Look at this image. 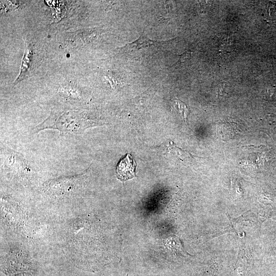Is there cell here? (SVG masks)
<instances>
[{"label":"cell","instance_id":"5","mask_svg":"<svg viewBox=\"0 0 276 276\" xmlns=\"http://www.w3.org/2000/svg\"><path fill=\"white\" fill-rule=\"evenodd\" d=\"M238 129L237 124L232 122L220 123L217 127L218 134L223 140L233 138L238 132Z\"/></svg>","mask_w":276,"mask_h":276},{"label":"cell","instance_id":"2","mask_svg":"<svg viewBox=\"0 0 276 276\" xmlns=\"http://www.w3.org/2000/svg\"><path fill=\"white\" fill-rule=\"evenodd\" d=\"M1 160L3 167L13 173L26 176L32 172L31 166L22 155L9 149H1Z\"/></svg>","mask_w":276,"mask_h":276},{"label":"cell","instance_id":"6","mask_svg":"<svg viewBox=\"0 0 276 276\" xmlns=\"http://www.w3.org/2000/svg\"><path fill=\"white\" fill-rule=\"evenodd\" d=\"M175 102L176 105L177 106V109L180 113V116L183 120L186 121L189 113V109L187 105L179 99H177L175 101Z\"/></svg>","mask_w":276,"mask_h":276},{"label":"cell","instance_id":"8","mask_svg":"<svg viewBox=\"0 0 276 276\" xmlns=\"http://www.w3.org/2000/svg\"><path fill=\"white\" fill-rule=\"evenodd\" d=\"M191 55V52L187 51L182 54L179 55V58L178 61L176 63L177 64L178 62H182L185 61L187 59H188Z\"/></svg>","mask_w":276,"mask_h":276},{"label":"cell","instance_id":"7","mask_svg":"<svg viewBox=\"0 0 276 276\" xmlns=\"http://www.w3.org/2000/svg\"><path fill=\"white\" fill-rule=\"evenodd\" d=\"M266 10L269 18L272 19H276L275 2H269L267 4Z\"/></svg>","mask_w":276,"mask_h":276},{"label":"cell","instance_id":"4","mask_svg":"<svg viewBox=\"0 0 276 276\" xmlns=\"http://www.w3.org/2000/svg\"><path fill=\"white\" fill-rule=\"evenodd\" d=\"M163 42V41H156L151 39L146 34L143 32L141 36L135 41L125 44L120 48L121 50L125 51H132L145 48L152 45H155Z\"/></svg>","mask_w":276,"mask_h":276},{"label":"cell","instance_id":"3","mask_svg":"<svg viewBox=\"0 0 276 276\" xmlns=\"http://www.w3.org/2000/svg\"><path fill=\"white\" fill-rule=\"evenodd\" d=\"M136 163L131 155L127 153L120 159L116 166L117 178L122 181L130 179L135 176Z\"/></svg>","mask_w":276,"mask_h":276},{"label":"cell","instance_id":"1","mask_svg":"<svg viewBox=\"0 0 276 276\" xmlns=\"http://www.w3.org/2000/svg\"><path fill=\"white\" fill-rule=\"evenodd\" d=\"M98 123L90 119L85 114L78 111H67L59 115L52 114L37 125L33 132L52 129L59 131L60 135L80 134L89 127L97 126Z\"/></svg>","mask_w":276,"mask_h":276}]
</instances>
